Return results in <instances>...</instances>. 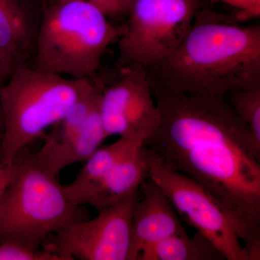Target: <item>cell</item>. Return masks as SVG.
I'll return each instance as SVG.
<instances>
[{
	"mask_svg": "<svg viewBox=\"0 0 260 260\" xmlns=\"http://www.w3.org/2000/svg\"><path fill=\"white\" fill-rule=\"evenodd\" d=\"M160 123L144 146L203 186L244 247L260 245V143L223 96L152 89Z\"/></svg>",
	"mask_w": 260,
	"mask_h": 260,
	"instance_id": "1",
	"label": "cell"
},
{
	"mask_svg": "<svg viewBox=\"0 0 260 260\" xmlns=\"http://www.w3.org/2000/svg\"><path fill=\"white\" fill-rule=\"evenodd\" d=\"M147 70L152 89L223 96L260 87V25L204 4L177 49Z\"/></svg>",
	"mask_w": 260,
	"mask_h": 260,
	"instance_id": "2",
	"label": "cell"
},
{
	"mask_svg": "<svg viewBox=\"0 0 260 260\" xmlns=\"http://www.w3.org/2000/svg\"><path fill=\"white\" fill-rule=\"evenodd\" d=\"M13 161L14 172L0 205V243L41 250L51 235L88 219L82 206L72 203L39 150L30 153L26 147Z\"/></svg>",
	"mask_w": 260,
	"mask_h": 260,
	"instance_id": "3",
	"label": "cell"
},
{
	"mask_svg": "<svg viewBox=\"0 0 260 260\" xmlns=\"http://www.w3.org/2000/svg\"><path fill=\"white\" fill-rule=\"evenodd\" d=\"M107 18L87 2L43 0L37 47L28 66L75 79L92 78L107 48L124 32V23L114 25Z\"/></svg>",
	"mask_w": 260,
	"mask_h": 260,
	"instance_id": "4",
	"label": "cell"
},
{
	"mask_svg": "<svg viewBox=\"0 0 260 260\" xmlns=\"http://www.w3.org/2000/svg\"><path fill=\"white\" fill-rule=\"evenodd\" d=\"M88 78L43 73L23 65L0 84L4 132L0 164H10L23 148L64 117Z\"/></svg>",
	"mask_w": 260,
	"mask_h": 260,
	"instance_id": "5",
	"label": "cell"
},
{
	"mask_svg": "<svg viewBox=\"0 0 260 260\" xmlns=\"http://www.w3.org/2000/svg\"><path fill=\"white\" fill-rule=\"evenodd\" d=\"M205 3L201 0H135L118 44L116 62L148 69L172 54Z\"/></svg>",
	"mask_w": 260,
	"mask_h": 260,
	"instance_id": "6",
	"label": "cell"
},
{
	"mask_svg": "<svg viewBox=\"0 0 260 260\" xmlns=\"http://www.w3.org/2000/svg\"><path fill=\"white\" fill-rule=\"evenodd\" d=\"M92 79L102 90V117L107 138L118 135L141 148L156 131L160 112L146 68L116 62Z\"/></svg>",
	"mask_w": 260,
	"mask_h": 260,
	"instance_id": "7",
	"label": "cell"
},
{
	"mask_svg": "<svg viewBox=\"0 0 260 260\" xmlns=\"http://www.w3.org/2000/svg\"><path fill=\"white\" fill-rule=\"evenodd\" d=\"M148 177L170 200L181 221L208 238L226 260H248L234 224L216 199L192 179L150 155Z\"/></svg>",
	"mask_w": 260,
	"mask_h": 260,
	"instance_id": "8",
	"label": "cell"
},
{
	"mask_svg": "<svg viewBox=\"0 0 260 260\" xmlns=\"http://www.w3.org/2000/svg\"><path fill=\"white\" fill-rule=\"evenodd\" d=\"M138 190L99 212L95 218L75 222L52 234L42 250L60 260H128Z\"/></svg>",
	"mask_w": 260,
	"mask_h": 260,
	"instance_id": "9",
	"label": "cell"
},
{
	"mask_svg": "<svg viewBox=\"0 0 260 260\" xmlns=\"http://www.w3.org/2000/svg\"><path fill=\"white\" fill-rule=\"evenodd\" d=\"M42 7L43 0H0V61L9 76L31 61Z\"/></svg>",
	"mask_w": 260,
	"mask_h": 260,
	"instance_id": "10",
	"label": "cell"
},
{
	"mask_svg": "<svg viewBox=\"0 0 260 260\" xmlns=\"http://www.w3.org/2000/svg\"><path fill=\"white\" fill-rule=\"evenodd\" d=\"M140 188L143 197L133 210L128 260H138L149 246L186 232L170 200L155 181L146 177Z\"/></svg>",
	"mask_w": 260,
	"mask_h": 260,
	"instance_id": "11",
	"label": "cell"
},
{
	"mask_svg": "<svg viewBox=\"0 0 260 260\" xmlns=\"http://www.w3.org/2000/svg\"><path fill=\"white\" fill-rule=\"evenodd\" d=\"M149 162L150 155L144 145L135 147L113 167L87 205L99 213L139 189L142 181L148 177Z\"/></svg>",
	"mask_w": 260,
	"mask_h": 260,
	"instance_id": "12",
	"label": "cell"
},
{
	"mask_svg": "<svg viewBox=\"0 0 260 260\" xmlns=\"http://www.w3.org/2000/svg\"><path fill=\"white\" fill-rule=\"evenodd\" d=\"M135 148L127 140L119 138L112 144L99 148L85 160V165L74 180L64 186L72 203L78 206L87 205L95 189L101 185L113 167Z\"/></svg>",
	"mask_w": 260,
	"mask_h": 260,
	"instance_id": "13",
	"label": "cell"
},
{
	"mask_svg": "<svg viewBox=\"0 0 260 260\" xmlns=\"http://www.w3.org/2000/svg\"><path fill=\"white\" fill-rule=\"evenodd\" d=\"M138 260H225L204 235L174 234L141 251Z\"/></svg>",
	"mask_w": 260,
	"mask_h": 260,
	"instance_id": "14",
	"label": "cell"
},
{
	"mask_svg": "<svg viewBox=\"0 0 260 260\" xmlns=\"http://www.w3.org/2000/svg\"><path fill=\"white\" fill-rule=\"evenodd\" d=\"M223 98L260 143V87L232 90Z\"/></svg>",
	"mask_w": 260,
	"mask_h": 260,
	"instance_id": "15",
	"label": "cell"
},
{
	"mask_svg": "<svg viewBox=\"0 0 260 260\" xmlns=\"http://www.w3.org/2000/svg\"><path fill=\"white\" fill-rule=\"evenodd\" d=\"M0 260H60L47 251H35L14 242L0 243Z\"/></svg>",
	"mask_w": 260,
	"mask_h": 260,
	"instance_id": "16",
	"label": "cell"
},
{
	"mask_svg": "<svg viewBox=\"0 0 260 260\" xmlns=\"http://www.w3.org/2000/svg\"><path fill=\"white\" fill-rule=\"evenodd\" d=\"M237 10L235 13L239 22L259 18L260 0H216Z\"/></svg>",
	"mask_w": 260,
	"mask_h": 260,
	"instance_id": "17",
	"label": "cell"
},
{
	"mask_svg": "<svg viewBox=\"0 0 260 260\" xmlns=\"http://www.w3.org/2000/svg\"><path fill=\"white\" fill-rule=\"evenodd\" d=\"M58 1H83L95 5L107 17H117L125 14L121 0H58Z\"/></svg>",
	"mask_w": 260,
	"mask_h": 260,
	"instance_id": "18",
	"label": "cell"
},
{
	"mask_svg": "<svg viewBox=\"0 0 260 260\" xmlns=\"http://www.w3.org/2000/svg\"><path fill=\"white\" fill-rule=\"evenodd\" d=\"M13 172H14L13 161L10 164H0V205H1L5 189L13 177Z\"/></svg>",
	"mask_w": 260,
	"mask_h": 260,
	"instance_id": "19",
	"label": "cell"
},
{
	"mask_svg": "<svg viewBox=\"0 0 260 260\" xmlns=\"http://www.w3.org/2000/svg\"><path fill=\"white\" fill-rule=\"evenodd\" d=\"M8 78H9V75L8 74L4 67H3L1 61H0V84L5 83Z\"/></svg>",
	"mask_w": 260,
	"mask_h": 260,
	"instance_id": "20",
	"label": "cell"
},
{
	"mask_svg": "<svg viewBox=\"0 0 260 260\" xmlns=\"http://www.w3.org/2000/svg\"><path fill=\"white\" fill-rule=\"evenodd\" d=\"M121 4H122L123 9H124V13L128 14L132 5L134 3L135 0H121Z\"/></svg>",
	"mask_w": 260,
	"mask_h": 260,
	"instance_id": "21",
	"label": "cell"
},
{
	"mask_svg": "<svg viewBox=\"0 0 260 260\" xmlns=\"http://www.w3.org/2000/svg\"><path fill=\"white\" fill-rule=\"evenodd\" d=\"M3 132H4V121H3V115L0 116V143L3 139Z\"/></svg>",
	"mask_w": 260,
	"mask_h": 260,
	"instance_id": "22",
	"label": "cell"
}]
</instances>
